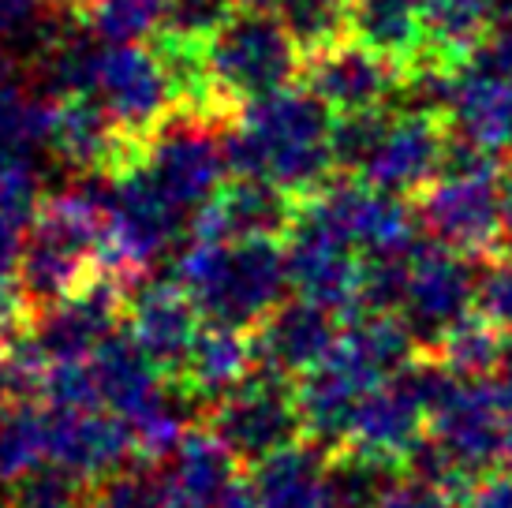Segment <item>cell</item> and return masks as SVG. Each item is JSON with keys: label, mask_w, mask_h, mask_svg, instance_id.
<instances>
[{"label": "cell", "mask_w": 512, "mask_h": 508, "mask_svg": "<svg viewBox=\"0 0 512 508\" xmlns=\"http://www.w3.org/2000/svg\"><path fill=\"white\" fill-rule=\"evenodd\" d=\"M337 113L307 86H285L228 116L232 176H258L296 198L314 195L337 172Z\"/></svg>", "instance_id": "1"}, {"label": "cell", "mask_w": 512, "mask_h": 508, "mask_svg": "<svg viewBox=\"0 0 512 508\" xmlns=\"http://www.w3.org/2000/svg\"><path fill=\"white\" fill-rule=\"evenodd\" d=\"M337 172L389 195H423L453 154V131L438 109L404 105L378 113L337 116Z\"/></svg>", "instance_id": "2"}, {"label": "cell", "mask_w": 512, "mask_h": 508, "mask_svg": "<svg viewBox=\"0 0 512 508\" xmlns=\"http://www.w3.org/2000/svg\"><path fill=\"white\" fill-rule=\"evenodd\" d=\"M176 281L191 292L206 318L255 329L277 303H285V247L277 240L187 236L184 251L176 254Z\"/></svg>", "instance_id": "3"}, {"label": "cell", "mask_w": 512, "mask_h": 508, "mask_svg": "<svg viewBox=\"0 0 512 508\" xmlns=\"http://www.w3.org/2000/svg\"><path fill=\"white\" fill-rule=\"evenodd\" d=\"M101 232H105L101 187H68L42 198L27 247L15 266L30 314L68 299L98 277Z\"/></svg>", "instance_id": "4"}, {"label": "cell", "mask_w": 512, "mask_h": 508, "mask_svg": "<svg viewBox=\"0 0 512 508\" xmlns=\"http://www.w3.org/2000/svg\"><path fill=\"white\" fill-rule=\"evenodd\" d=\"M419 225L430 240L468 258H498L509 251L512 228L501 202V161L456 146L438 180L419 198Z\"/></svg>", "instance_id": "5"}, {"label": "cell", "mask_w": 512, "mask_h": 508, "mask_svg": "<svg viewBox=\"0 0 512 508\" xmlns=\"http://www.w3.org/2000/svg\"><path fill=\"white\" fill-rule=\"evenodd\" d=\"M303 60V49L292 42L285 23L270 8H236L206 38L210 83L217 105L228 116L292 86Z\"/></svg>", "instance_id": "6"}, {"label": "cell", "mask_w": 512, "mask_h": 508, "mask_svg": "<svg viewBox=\"0 0 512 508\" xmlns=\"http://www.w3.org/2000/svg\"><path fill=\"white\" fill-rule=\"evenodd\" d=\"M225 124L228 120L221 116L176 109L139 150L143 172L187 221L202 206H210L217 191L228 184L232 161H228Z\"/></svg>", "instance_id": "7"}, {"label": "cell", "mask_w": 512, "mask_h": 508, "mask_svg": "<svg viewBox=\"0 0 512 508\" xmlns=\"http://www.w3.org/2000/svg\"><path fill=\"white\" fill-rule=\"evenodd\" d=\"M509 400L512 389L498 374L464 378V374H453L449 367L438 363L427 438L468 479H483L486 467L501 464V434H505Z\"/></svg>", "instance_id": "8"}, {"label": "cell", "mask_w": 512, "mask_h": 508, "mask_svg": "<svg viewBox=\"0 0 512 508\" xmlns=\"http://www.w3.org/2000/svg\"><path fill=\"white\" fill-rule=\"evenodd\" d=\"M288 288L299 299H311L337 318L370 307V266L367 258L314 210L307 198H299L292 228L285 232Z\"/></svg>", "instance_id": "9"}, {"label": "cell", "mask_w": 512, "mask_h": 508, "mask_svg": "<svg viewBox=\"0 0 512 508\" xmlns=\"http://www.w3.org/2000/svg\"><path fill=\"white\" fill-rule=\"evenodd\" d=\"M471 262L475 258L441 243H419L404 262L393 311L412 329L419 348L438 352L441 340L479 311V273Z\"/></svg>", "instance_id": "10"}, {"label": "cell", "mask_w": 512, "mask_h": 508, "mask_svg": "<svg viewBox=\"0 0 512 508\" xmlns=\"http://www.w3.org/2000/svg\"><path fill=\"white\" fill-rule=\"evenodd\" d=\"M434 381H438V359H415L404 370L382 378L356 404L341 449L367 452L385 464L404 467V460L430 430Z\"/></svg>", "instance_id": "11"}, {"label": "cell", "mask_w": 512, "mask_h": 508, "mask_svg": "<svg viewBox=\"0 0 512 508\" xmlns=\"http://www.w3.org/2000/svg\"><path fill=\"white\" fill-rule=\"evenodd\" d=\"M314 210L352 243L370 269H400L419 247V213L400 195L378 191L356 176H341L307 195Z\"/></svg>", "instance_id": "12"}, {"label": "cell", "mask_w": 512, "mask_h": 508, "mask_svg": "<svg viewBox=\"0 0 512 508\" xmlns=\"http://www.w3.org/2000/svg\"><path fill=\"white\" fill-rule=\"evenodd\" d=\"M86 94L109 113L124 139L139 142V146L180 109L169 71L157 57V49L150 53L146 45L98 42Z\"/></svg>", "instance_id": "13"}, {"label": "cell", "mask_w": 512, "mask_h": 508, "mask_svg": "<svg viewBox=\"0 0 512 508\" xmlns=\"http://www.w3.org/2000/svg\"><path fill=\"white\" fill-rule=\"evenodd\" d=\"M210 430L243 464H258L307 434L296 389L270 370H255L243 385L210 404Z\"/></svg>", "instance_id": "14"}, {"label": "cell", "mask_w": 512, "mask_h": 508, "mask_svg": "<svg viewBox=\"0 0 512 508\" xmlns=\"http://www.w3.org/2000/svg\"><path fill=\"white\" fill-rule=\"evenodd\" d=\"M441 116L456 146L486 157H512V71L468 57L445 71Z\"/></svg>", "instance_id": "15"}, {"label": "cell", "mask_w": 512, "mask_h": 508, "mask_svg": "<svg viewBox=\"0 0 512 508\" xmlns=\"http://www.w3.org/2000/svg\"><path fill=\"white\" fill-rule=\"evenodd\" d=\"M404 79L408 71L359 38L307 57V90H314L337 116L393 109V101L404 98Z\"/></svg>", "instance_id": "16"}, {"label": "cell", "mask_w": 512, "mask_h": 508, "mask_svg": "<svg viewBox=\"0 0 512 508\" xmlns=\"http://www.w3.org/2000/svg\"><path fill=\"white\" fill-rule=\"evenodd\" d=\"M124 307H128V288L109 277H94L68 299L30 314L27 333L49 367L64 359H86L120 329Z\"/></svg>", "instance_id": "17"}, {"label": "cell", "mask_w": 512, "mask_h": 508, "mask_svg": "<svg viewBox=\"0 0 512 508\" xmlns=\"http://www.w3.org/2000/svg\"><path fill=\"white\" fill-rule=\"evenodd\" d=\"M45 150L79 176H109L139 157V142L120 135L90 94H57L45 109Z\"/></svg>", "instance_id": "18"}, {"label": "cell", "mask_w": 512, "mask_h": 508, "mask_svg": "<svg viewBox=\"0 0 512 508\" xmlns=\"http://www.w3.org/2000/svg\"><path fill=\"white\" fill-rule=\"evenodd\" d=\"M49 408V464L83 482L113 479L139 460L131 426L109 408Z\"/></svg>", "instance_id": "19"}, {"label": "cell", "mask_w": 512, "mask_h": 508, "mask_svg": "<svg viewBox=\"0 0 512 508\" xmlns=\"http://www.w3.org/2000/svg\"><path fill=\"white\" fill-rule=\"evenodd\" d=\"M199 303L176 281H139L128 292V333L169 381L180 378L187 352L199 337Z\"/></svg>", "instance_id": "20"}, {"label": "cell", "mask_w": 512, "mask_h": 508, "mask_svg": "<svg viewBox=\"0 0 512 508\" xmlns=\"http://www.w3.org/2000/svg\"><path fill=\"white\" fill-rule=\"evenodd\" d=\"M299 198L258 176H232L210 206L191 217V236L210 240H281L296 221Z\"/></svg>", "instance_id": "21"}, {"label": "cell", "mask_w": 512, "mask_h": 508, "mask_svg": "<svg viewBox=\"0 0 512 508\" xmlns=\"http://www.w3.org/2000/svg\"><path fill=\"white\" fill-rule=\"evenodd\" d=\"M337 337H341L337 314L299 296L288 299V303H277L251 329L258 370H270L281 378H303L307 370L326 359Z\"/></svg>", "instance_id": "22"}, {"label": "cell", "mask_w": 512, "mask_h": 508, "mask_svg": "<svg viewBox=\"0 0 512 508\" xmlns=\"http://www.w3.org/2000/svg\"><path fill=\"white\" fill-rule=\"evenodd\" d=\"M255 370L258 359L251 329L206 318L195 344H191V352H187L180 378L172 385H180V393L187 400H195V404H217L221 396H228L236 385H243Z\"/></svg>", "instance_id": "23"}, {"label": "cell", "mask_w": 512, "mask_h": 508, "mask_svg": "<svg viewBox=\"0 0 512 508\" xmlns=\"http://www.w3.org/2000/svg\"><path fill=\"white\" fill-rule=\"evenodd\" d=\"M322 441H292L251 464V497L258 508H337Z\"/></svg>", "instance_id": "24"}, {"label": "cell", "mask_w": 512, "mask_h": 508, "mask_svg": "<svg viewBox=\"0 0 512 508\" xmlns=\"http://www.w3.org/2000/svg\"><path fill=\"white\" fill-rule=\"evenodd\" d=\"M86 363H90L98 404L116 411L124 423L139 419L157 396L165 393V381H169L150 363V355L131 340V333H120V329L98 352L86 355Z\"/></svg>", "instance_id": "25"}, {"label": "cell", "mask_w": 512, "mask_h": 508, "mask_svg": "<svg viewBox=\"0 0 512 508\" xmlns=\"http://www.w3.org/2000/svg\"><path fill=\"white\" fill-rule=\"evenodd\" d=\"M236 456L214 430H187V438L165 456L161 479L187 508H214L236 486Z\"/></svg>", "instance_id": "26"}, {"label": "cell", "mask_w": 512, "mask_h": 508, "mask_svg": "<svg viewBox=\"0 0 512 508\" xmlns=\"http://www.w3.org/2000/svg\"><path fill=\"white\" fill-rule=\"evenodd\" d=\"M498 0H423V27H427V64L423 68H453L468 60L498 27Z\"/></svg>", "instance_id": "27"}, {"label": "cell", "mask_w": 512, "mask_h": 508, "mask_svg": "<svg viewBox=\"0 0 512 508\" xmlns=\"http://www.w3.org/2000/svg\"><path fill=\"white\" fill-rule=\"evenodd\" d=\"M352 34L404 71L427 64L423 0H352Z\"/></svg>", "instance_id": "28"}, {"label": "cell", "mask_w": 512, "mask_h": 508, "mask_svg": "<svg viewBox=\"0 0 512 508\" xmlns=\"http://www.w3.org/2000/svg\"><path fill=\"white\" fill-rule=\"evenodd\" d=\"M42 198L34 157H0V269L4 273H15L19 266V254L27 247Z\"/></svg>", "instance_id": "29"}, {"label": "cell", "mask_w": 512, "mask_h": 508, "mask_svg": "<svg viewBox=\"0 0 512 508\" xmlns=\"http://www.w3.org/2000/svg\"><path fill=\"white\" fill-rule=\"evenodd\" d=\"M49 467V408L15 400L0 411V486H15Z\"/></svg>", "instance_id": "30"}, {"label": "cell", "mask_w": 512, "mask_h": 508, "mask_svg": "<svg viewBox=\"0 0 512 508\" xmlns=\"http://www.w3.org/2000/svg\"><path fill=\"white\" fill-rule=\"evenodd\" d=\"M49 98L27 94L15 60L0 49V157H38L45 150Z\"/></svg>", "instance_id": "31"}, {"label": "cell", "mask_w": 512, "mask_h": 508, "mask_svg": "<svg viewBox=\"0 0 512 508\" xmlns=\"http://www.w3.org/2000/svg\"><path fill=\"white\" fill-rule=\"evenodd\" d=\"M169 8L172 0H86L75 19L105 45H143L165 30Z\"/></svg>", "instance_id": "32"}, {"label": "cell", "mask_w": 512, "mask_h": 508, "mask_svg": "<svg viewBox=\"0 0 512 508\" xmlns=\"http://www.w3.org/2000/svg\"><path fill=\"white\" fill-rule=\"evenodd\" d=\"M273 8L303 57L326 53L352 34V0H277Z\"/></svg>", "instance_id": "33"}, {"label": "cell", "mask_w": 512, "mask_h": 508, "mask_svg": "<svg viewBox=\"0 0 512 508\" xmlns=\"http://www.w3.org/2000/svg\"><path fill=\"white\" fill-rule=\"evenodd\" d=\"M501 344H505V329L483 318L475 311L468 322H460L449 337L438 344V352H430L441 367H449L453 374L464 378H490L498 374L501 363Z\"/></svg>", "instance_id": "34"}, {"label": "cell", "mask_w": 512, "mask_h": 508, "mask_svg": "<svg viewBox=\"0 0 512 508\" xmlns=\"http://www.w3.org/2000/svg\"><path fill=\"white\" fill-rule=\"evenodd\" d=\"M397 464H385L378 456L356 449H341L329 464V482H333V505L337 508H374L378 497L393 486Z\"/></svg>", "instance_id": "35"}, {"label": "cell", "mask_w": 512, "mask_h": 508, "mask_svg": "<svg viewBox=\"0 0 512 508\" xmlns=\"http://www.w3.org/2000/svg\"><path fill=\"white\" fill-rule=\"evenodd\" d=\"M83 508H187L169 490L161 475L143 471H120L113 479H101L86 490Z\"/></svg>", "instance_id": "36"}, {"label": "cell", "mask_w": 512, "mask_h": 508, "mask_svg": "<svg viewBox=\"0 0 512 508\" xmlns=\"http://www.w3.org/2000/svg\"><path fill=\"white\" fill-rule=\"evenodd\" d=\"M86 482L49 464L12 486V508H83Z\"/></svg>", "instance_id": "37"}, {"label": "cell", "mask_w": 512, "mask_h": 508, "mask_svg": "<svg viewBox=\"0 0 512 508\" xmlns=\"http://www.w3.org/2000/svg\"><path fill=\"white\" fill-rule=\"evenodd\" d=\"M232 12H236L232 0H172L169 23H165L161 34H176V38L206 42Z\"/></svg>", "instance_id": "38"}, {"label": "cell", "mask_w": 512, "mask_h": 508, "mask_svg": "<svg viewBox=\"0 0 512 508\" xmlns=\"http://www.w3.org/2000/svg\"><path fill=\"white\" fill-rule=\"evenodd\" d=\"M479 314L512 333V254H498L479 273Z\"/></svg>", "instance_id": "39"}, {"label": "cell", "mask_w": 512, "mask_h": 508, "mask_svg": "<svg viewBox=\"0 0 512 508\" xmlns=\"http://www.w3.org/2000/svg\"><path fill=\"white\" fill-rule=\"evenodd\" d=\"M374 508H449V494H441L434 486L419 479H397L382 497H378V505Z\"/></svg>", "instance_id": "40"}, {"label": "cell", "mask_w": 512, "mask_h": 508, "mask_svg": "<svg viewBox=\"0 0 512 508\" xmlns=\"http://www.w3.org/2000/svg\"><path fill=\"white\" fill-rule=\"evenodd\" d=\"M27 322H30V307L23 288H19V277L0 269V340L15 337Z\"/></svg>", "instance_id": "41"}, {"label": "cell", "mask_w": 512, "mask_h": 508, "mask_svg": "<svg viewBox=\"0 0 512 508\" xmlns=\"http://www.w3.org/2000/svg\"><path fill=\"white\" fill-rule=\"evenodd\" d=\"M460 508H512V475H486L475 479L460 494Z\"/></svg>", "instance_id": "42"}, {"label": "cell", "mask_w": 512, "mask_h": 508, "mask_svg": "<svg viewBox=\"0 0 512 508\" xmlns=\"http://www.w3.org/2000/svg\"><path fill=\"white\" fill-rule=\"evenodd\" d=\"M42 4H49V0H0V30L12 34V30L30 27L42 12Z\"/></svg>", "instance_id": "43"}, {"label": "cell", "mask_w": 512, "mask_h": 508, "mask_svg": "<svg viewBox=\"0 0 512 508\" xmlns=\"http://www.w3.org/2000/svg\"><path fill=\"white\" fill-rule=\"evenodd\" d=\"M15 400H30V396H23V389H19L12 355H8V340H0V411L12 408Z\"/></svg>", "instance_id": "44"}, {"label": "cell", "mask_w": 512, "mask_h": 508, "mask_svg": "<svg viewBox=\"0 0 512 508\" xmlns=\"http://www.w3.org/2000/svg\"><path fill=\"white\" fill-rule=\"evenodd\" d=\"M214 508H258V505H255V497H251V486H240V482H236Z\"/></svg>", "instance_id": "45"}, {"label": "cell", "mask_w": 512, "mask_h": 508, "mask_svg": "<svg viewBox=\"0 0 512 508\" xmlns=\"http://www.w3.org/2000/svg\"><path fill=\"white\" fill-rule=\"evenodd\" d=\"M501 467L512 475V400H509V415H505V434H501Z\"/></svg>", "instance_id": "46"}, {"label": "cell", "mask_w": 512, "mask_h": 508, "mask_svg": "<svg viewBox=\"0 0 512 508\" xmlns=\"http://www.w3.org/2000/svg\"><path fill=\"white\" fill-rule=\"evenodd\" d=\"M498 378L512 389V333H505V344H501V363H498Z\"/></svg>", "instance_id": "47"}, {"label": "cell", "mask_w": 512, "mask_h": 508, "mask_svg": "<svg viewBox=\"0 0 512 508\" xmlns=\"http://www.w3.org/2000/svg\"><path fill=\"white\" fill-rule=\"evenodd\" d=\"M49 4H53V8H57L60 15H75L86 4V0H49Z\"/></svg>", "instance_id": "48"}, {"label": "cell", "mask_w": 512, "mask_h": 508, "mask_svg": "<svg viewBox=\"0 0 512 508\" xmlns=\"http://www.w3.org/2000/svg\"><path fill=\"white\" fill-rule=\"evenodd\" d=\"M277 0H232V8H273Z\"/></svg>", "instance_id": "49"}, {"label": "cell", "mask_w": 512, "mask_h": 508, "mask_svg": "<svg viewBox=\"0 0 512 508\" xmlns=\"http://www.w3.org/2000/svg\"><path fill=\"white\" fill-rule=\"evenodd\" d=\"M0 508H12V501H4V497H0Z\"/></svg>", "instance_id": "50"}]
</instances>
